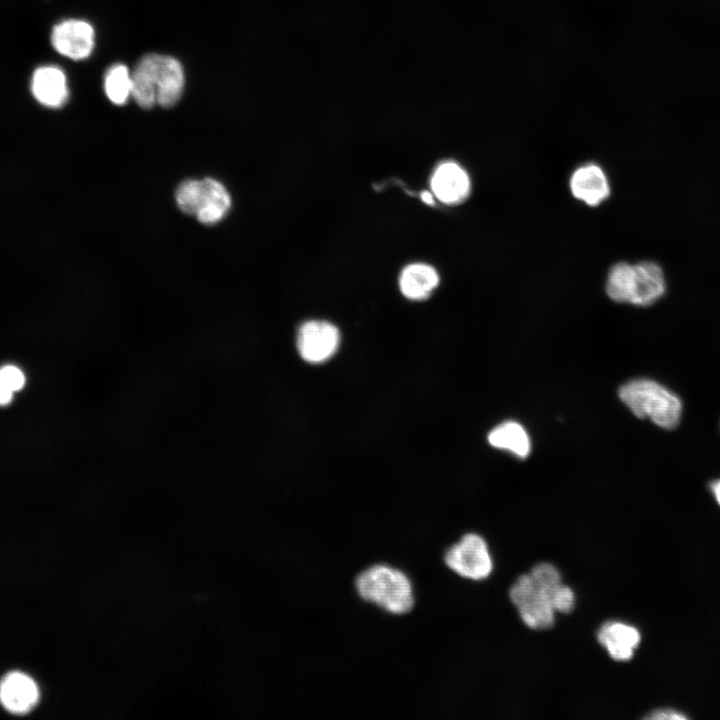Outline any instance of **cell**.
Here are the masks:
<instances>
[{
  "instance_id": "obj_11",
  "label": "cell",
  "mask_w": 720,
  "mask_h": 720,
  "mask_svg": "<svg viewBox=\"0 0 720 720\" xmlns=\"http://www.w3.org/2000/svg\"><path fill=\"white\" fill-rule=\"evenodd\" d=\"M572 195L590 207H596L610 195V185L603 169L595 163L579 166L569 180Z\"/></svg>"
},
{
  "instance_id": "obj_12",
  "label": "cell",
  "mask_w": 720,
  "mask_h": 720,
  "mask_svg": "<svg viewBox=\"0 0 720 720\" xmlns=\"http://www.w3.org/2000/svg\"><path fill=\"white\" fill-rule=\"evenodd\" d=\"M39 701V689L28 675L11 672L0 682V703L10 713L26 714Z\"/></svg>"
},
{
  "instance_id": "obj_13",
  "label": "cell",
  "mask_w": 720,
  "mask_h": 720,
  "mask_svg": "<svg viewBox=\"0 0 720 720\" xmlns=\"http://www.w3.org/2000/svg\"><path fill=\"white\" fill-rule=\"evenodd\" d=\"M598 642L616 661H628L638 647L641 635L637 628L620 621H608L597 632Z\"/></svg>"
},
{
  "instance_id": "obj_9",
  "label": "cell",
  "mask_w": 720,
  "mask_h": 720,
  "mask_svg": "<svg viewBox=\"0 0 720 720\" xmlns=\"http://www.w3.org/2000/svg\"><path fill=\"white\" fill-rule=\"evenodd\" d=\"M434 197L447 205L464 201L471 191V180L467 171L455 161L440 163L431 177Z\"/></svg>"
},
{
  "instance_id": "obj_18",
  "label": "cell",
  "mask_w": 720,
  "mask_h": 720,
  "mask_svg": "<svg viewBox=\"0 0 720 720\" xmlns=\"http://www.w3.org/2000/svg\"><path fill=\"white\" fill-rule=\"evenodd\" d=\"M104 91L115 105L127 102L132 92V73L124 64H114L105 73Z\"/></svg>"
},
{
  "instance_id": "obj_15",
  "label": "cell",
  "mask_w": 720,
  "mask_h": 720,
  "mask_svg": "<svg viewBox=\"0 0 720 720\" xmlns=\"http://www.w3.org/2000/svg\"><path fill=\"white\" fill-rule=\"evenodd\" d=\"M204 185L203 199L195 215L203 224H216L228 213L231 198L226 188L215 179H204Z\"/></svg>"
},
{
  "instance_id": "obj_8",
  "label": "cell",
  "mask_w": 720,
  "mask_h": 720,
  "mask_svg": "<svg viewBox=\"0 0 720 720\" xmlns=\"http://www.w3.org/2000/svg\"><path fill=\"white\" fill-rule=\"evenodd\" d=\"M668 289V278L663 266L654 260L634 263V275L630 303L648 307L664 297Z\"/></svg>"
},
{
  "instance_id": "obj_3",
  "label": "cell",
  "mask_w": 720,
  "mask_h": 720,
  "mask_svg": "<svg viewBox=\"0 0 720 720\" xmlns=\"http://www.w3.org/2000/svg\"><path fill=\"white\" fill-rule=\"evenodd\" d=\"M618 394L621 401L639 418H648L665 429H673L679 423L681 400L654 380H631L620 387Z\"/></svg>"
},
{
  "instance_id": "obj_4",
  "label": "cell",
  "mask_w": 720,
  "mask_h": 720,
  "mask_svg": "<svg viewBox=\"0 0 720 720\" xmlns=\"http://www.w3.org/2000/svg\"><path fill=\"white\" fill-rule=\"evenodd\" d=\"M557 587L549 589L539 586L529 573L519 576L512 584L510 599L528 627L547 629L554 624L555 610L551 599Z\"/></svg>"
},
{
  "instance_id": "obj_10",
  "label": "cell",
  "mask_w": 720,
  "mask_h": 720,
  "mask_svg": "<svg viewBox=\"0 0 720 720\" xmlns=\"http://www.w3.org/2000/svg\"><path fill=\"white\" fill-rule=\"evenodd\" d=\"M30 89L34 99L47 108H60L69 98L65 72L55 65H43L32 74Z\"/></svg>"
},
{
  "instance_id": "obj_20",
  "label": "cell",
  "mask_w": 720,
  "mask_h": 720,
  "mask_svg": "<svg viewBox=\"0 0 720 720\" xmlns=\"http://www.w3.org/2000/svg\"><path fill=\"white\" fill-rule=\"evenodd\" d=\"M529 574L536 584L545 588H555L562 583L560 572L550 563L537 564Z\"/></svg>"
},
{
  "instance_id": "obj_16",
  "label": "cell",
  "mask_w": 720,
  "mask_h": 720,
  "mask_svg": "<svg viewBox=\"0 0 720 720\" xmlns=\"http://www.w3.org/2000/svg\"><path fill=\"white\" fill-rule=\"evenodd\" d=\"M491 446L508 451L519 458H525L531 450V441L524 427L515 421H505L488 434Z\"/></svg>"
},
{
  "instance_id": "obj_6",
  "label": "cell",
  "mask_w": 720,
  "mask_h": 720,
  "mask_svg": "<svg viewBox=\"0 0 720 720\" xmlns=\"http://www.w3.org/2000/svg\"><path fill=\"white\" fill-rule=\"evenodd\" d=\"M340 334L327 321L311 320L303 323L297 334V348L303 360L319 364L330 359L338 349Z\"/></svg>"
},
{
  "instance_id": "obj_21",
  "label": "cell",
  "mask_w": 720,
  "mask_h": 720,
  "mask_svg": "<svg viewBox=\"0 0 720 720\" xmlns=\"http://www.w3.org/2000/svg\"><path fill=\"white\" fill-rule=\"evenodd\" d=\"M551 600L555 612L569 613L575 606V595L573 590L563 583L556 588Z\"/></svg>"
},
{
  "instance_id": "obj_1",
  "label": "cell",
  "mask_w": 720,
  "mask_h": 720,
  "mask_svg": "<svg viewBox=\"0 0 720 720\" xmlns=\"http://www.w3.org/2000/svg\"><path fill=\"white\" fill-rule=\"evenodd\" d=\"M185 84L182 64L174 57L150 53L132 72L131 96L145 109L159 104L171 107L180 99Z\"/></svg>"
},
{
  "instance_id": "obj_24",
  "label": "cell",
  "mask_w": 720,
  "mask_h": 720,
  "mask_svg": "<svg viewBox=\"0 0 720 720\" xmlns=\"http://www.w3.org/2000/svg\"><path fill=\"white\" fill-rule=\"evenodd\" d=\"M13 391L0 380V405H7L12 400Z\"/></svg>"
},
{
  "instance_id": "obj_19",
  "label": "cell",
  "mask_w": 720,
  "mask_h": 720,
  "mask_svg": "<svg viewBox=\"0 0 720 720\" xmlns=\"http://www.w3.org/2000/svg\"><path fill=\"white\" fill-rule=\"evenodd\" d=\"M204 180H187L176 191L178 207L186 214L195 215L204 195Z\"/></svg>"
},
{
  "instance_id": "obj_14",
  "label": "cell",
  "mask_w": 720,
  "mask_h": 720,
  "mask_svg": "<svg viewBox=\"0 0 720 720\" xmlns=\"http://www.w3.org/2000/svg\"><path fill=\"white\" fill-rule=\"evenodd\" d=\"M439 284V275L431 265L413 263L401 272L399 286L402 294L411 300L427 298Z\"/></svg>"
},
{
  "instance_id": "obj_5",
  "label": "cell",
  "mask_w": 720,
  "mask_h": 720,
  "mask_svg": "<svg viewBox=\"0 0 720 720\" xmlns=\"http://www.w3.org/2000/svg\"><path fill=\"white\" fill-rule=\"evenodd\" d=\"M446 566L459 576L470 580L487 578L492 569V558L484 538L468 533L451 545L444 554Z\"/></svg>"
},
{
  "instance_id": "obj_25",
  "label": "cell",
  "mask_w": 720,
  "mask_h": 720,
  "mask_svg": "<svg viewBox=\"0 0 720 720\" xmlns=\"http://www.w3.org/2000/svg\"><path fill=\"white\" fill-rule=\"evenodd\" d=\"M711 491H712L716 501L720 505V479L712 483Z\"/></svg>"
},
{
  "instance_id": "obj_23",
  "label": "cell",
  "mask_w": 720,
  "mask_h": 720,
  "mask_svg": "<svg viewBox=\"0 0 720 720\" xmlns=\"http://www.w3.org/2000/svg\"><path fill=\"white\" fill-rule=\"evenodd\" d=\"M646 718L652 720H683L687 719V716L674 709L663 708L652 711Z\"/></svg>"
},
{
  "instance_id": "obj_2",
  "label": "cell",
  "mask_w": 720,
  "mask_h": 720,
  "mask_svg": "<svg viewBox=\"0 0 720 720\" xmlns=\"http://www.w3.org/2000/svg\"><path fill=\"white\" fill-rule=\"evenodd\" d=\"M357 594L393 615L410 612L415 604L410 578L402 570L387 564H374L361 571L354 581Z\"/></svg>"
},
{
  "instance_id": "obj_26",
  "label": "cell",
  "mask_w": 720,
  "mask_h": 720,
  "mask_svg": "<svg viewBox=\"0 0 720 720\" xmlns=\"http://www.w3.org/2000/svg\"><path fill=\"white\" fill-rule=\"evenodd\" d=\"M422 200L427 204H433L434 203V195L429 192H423L422 193Z\"/></svg>"
},
{
  "instance_id": "obj_22",
  "label": "cell",
  "mask_w": 720,
  "mask_h": 720,
  "mask_svg": "<svg viewBox=\"0 0 720 720\" xmlns=\"http://www.w3.org/2000/svg\"><path fill=\"white\" fill-rule=\"evenodd\" d=\"M0 380L13 392L22 389L25 383L23 372L13 365L0 368Z\"/></svg>"
},
{
  "instance_id": "obj_17",
  "label": "cell",
  "mask_w": 720,
  "mask_h": 720,
  "mask_svg": "<svg viewBox=\"0 0 720 720\" xmlns=\"http://www.w3.org/2000/svg\"><path fill=\"white\" fill-rule=\"evenodd\" d=\"M634 264L622 261L614 264L608 272L605 291L617 303H630Z\"/></svg>"
},
{
  "instance_id": "obj_7",
  "label": "cell",
  "mask_w": 720,
  "mask_h": 720,
  "mask_svg": "<svg viewBox=\"0 0 720 720\" xmlns=\"http://www.w3.org/2000/svg\"><path fill=\"white\" fill-rule=\"evenodd\" d=\"M54 50L71 60L88 58L95 47L93 26L81 19H66L57 23L50 35Z\"/></svg>"
}]
</instances>
